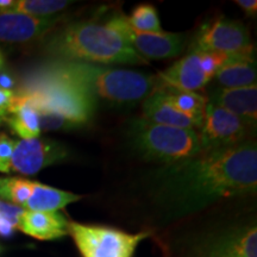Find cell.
<instances>
[{
	"instance_id": "obj_1",
	"label": "cell",
	"mask_w": 257,
	"mask_h": 257,
	"mask_svg": "<svg viewBox=\"0 0 257 257\" xmlns=\"http://www.w3.org/2000/svg\"><path fill=\"white\" fill-rule=\"evenodd\" d=\"M155 197L174 214H187L220 199L252 194L257 188V148L252 140L200 152L155 175Z\"/></svg>"
},
{
	"instance_id": "obj_2",
	"label": "cell",
	"mask_w": 257,
	"mask_h": 257,
	"mask_svg": "<svg viewBox=\"0 0 257 257\" xmlns=\"http://www.w3.org/2000/svg\"><path fill=\"white\" fill-rule=\"evenodd\" d=\"M47 51L57 60L104 64H148L123 36L107 23L89 19L60 28L47 42Z\"/></svg>"
},
{
	"instance_id": "obj_3",
	"label": "cell",
	"mask_w": 257,
	"mask_h": 257,
	"mask_svg": "<svg viewBox=\"0 0 257 257\" xmlns=\"http://www.w3.org/2000/svg\"><path fill=\"white\" fill-rule=\"evenodd\" d=\"M42 73L68 81L93 98L111 104H137L152 94L157 86L156 76L126 69H113L78 61L56 60Z\"/></svg>"
},
{
	"instance_id": "obj_4",
	"label": "cell",
	"mask_w": 257,
	"mask_h": 257,
	"mask_svg": "<svg viewBox=\"0 0 257 257\" xmlns=\"http://www.w3.org/2000/svg\"><path fill=\"white\" fill-rule=\"evenodd\" d=\"M36 108L41 131L73 130L91 121L96 100L68 81L40 72L18 93Z\"/></svg>"
},
{
	"instance_id": "obj_5",
	"label": "cell",
	"mask_w": 257,
	"mask_h": 257,
	"mask_svg": "<svg viewBox=\"0 0 257 257\" xmlns=\"http://www.w3.org/2000/svg\"><path fill=\"white\" fill-rule=\"evenodd\" d=\"M128 141L148 161L170 166L201 152L197 130L166 126L138 118L128 128Z\"/></svg>"
},
{
	"instance_id": "obj_6",
	"label": "cell",
	"mask_w": 257,
	"mask_h": 257,
	"mask_svg": "<svg viewBox=\"0 0 257 257\" xmlns=\"http://www.w3.org/2000/svg\"><path fill=\"white\" fill-rule=\"evenodd\" d=\"M68 233L82 257H133L138 244L150 236L149 232L127 233L113 227L76 221H69Z\"/></svg>"
},
{
	"instance_id": "obj_7",
	"label": "cell",
	"mask_w": 257,
	"mask_h": 257,
	"mask_svg": "<svg viewBox=\"0 0 257 257\" xmlns=\"http://www.w3.org/2000/svg\"><path fill=\"white\" fill-rule=\"evenodd\" d=\"M75 193L16 176H0V200L14 204L27 211L54 212L79 201Z\"/></svg>"
},
{
	"instance_id": "obj_8",
	"label": "cell",
	"mask_w": 257,
	"mask_h": 257,
	"mask_svg": "<svg viewBox=\"0 0 257 257\" xmlns=\"http://www.w3.org/2000/svg\"><path fill=\"white\" fill-rule=\"evenodd\" d=\"M106 23L119 32L128 46L146 60L176 57L185 49L184 34L137 31L128 25L127 17L121 12L111 14Z\"/></svg>"
},
{
	"instance_id": "obj_9",
	"label": "cell",
	"mask_w": 257,
	"mask_h": 257,
	"mask_svg": "<svg viewBox=\"0 0 257 257\" xmlns=\"http://www.w3.org/2000/svg\"><path fill=\"white\" fill-rule=\"evenodd\" d=\"M250 48L252 44L248 28L242 22L225 17L202 25L192 43V50L226 55L242 53Z\"/></svg>"
},
{
	"instance_id": "obj_10",
	"label": "cell",
	"mask_w": 257,
	"mask_h": 257,
	"mask_svg": "<svg viewBox=\"0 0 257 257\" xmlns=\"http://www.w3.org/2000/svg\"><path fill=\"white\" fill-rule=\"evenodd\" d=\"M251 128L225 108L207 102L198 130L201 152L237 146L248 141Z\"/></svg>"
},
{
	"instance_id": "obj_11",
	"label": "cell",
	"mask_w": 257,
	"mask_h": 257,
	"mask_svg": "<svg viewBox=\"0 0 257 257\" xmlns=\"http://www.w3.org/2000/svg\"><path fill=\"white\" fill-rule=\"evenodd\" d=\"M69 156L64 144L50 138H31L16 141L10 173L35 175L42 169L62 162Z\"/></svg>"
},
{
	"instance_id": "obj_12",
	"label": "cell",
	"mask_w": 257,
	"mask_h": 257,
	"mask_svg": "<svg viewBox=\"0 0 257 257\" xmlns=\"http://www.w3.org/2000/svg\"><path fill=\"white\" fill-rule=\"evenodd\" d=\"M156 87L198 92L212 80L204 63V53L192 50L188 55L156 76Z\"/></svg>"
},
{
	"instance_id": "obj_13",
	"label": "cell",
	"mask_w": 257,
	"mask_h": 257,
	"mask_svg": "<svg viewBox=\"0 0 257 257\" xmlns=\"http://www.w3.org/2000/svg\"><path fill=\"white\" fill-rule=\"evenodd\" d=\"M63 17H32L11 11H0V42L27 43L37 40L56 27Z\"/></svg>"
},
{
	"instance_id": "obj_14",
	"label": "cell",
	"mask_w": 257,
	"mask_h": 257,
	"mask_svg": "<svg viewBox=\"0 0 257 257\" xmlns=\"http://www.w3.org/2000/svg\"><path fill=\"white\" fill-rule=\"evenodd\" d=\"M207 102L225 108L238 117L244 124L251 128L257 123V86H246L238 88L217 87L208 94Z\"/></svg>"
},
{
	"instance_id": "obj_15",
	"label": "cell",
	"mask_w": 257,
	"mask_h": 257,
	"mask_svg": "<svg viewBox=\"0 0 257 257\" xmlns=\"http://www.w3.org/2000/svg\"><path fill=\"white\" fill-rule=\"evenodd\" d=\"M201 257H257L256 226L240 227L212 239Z\"/></svg>"
},
{
	"instance_id": "obj_16",
	"label": "cell",
	"mask_w": 257,
	"mask_h": 257,
	"mask_svg": "<svg viewBox=\"0 0 257 257\" xmlns=\"http://www.w3.org/2000/svg\"><path fill=\"white\" fill-rule=\"evenodd\" d=\"M143 119L166 126L199 130L201 123L180 112L166 98L162 89L155 88L143 102Z\"/></svg>"
},
{
	"instance_id": "obj_17",
	"label": "cell",
	"mask_w": 257,
	"mask_h": 257,
	"mask_svg": "<svg viewBox=\"0 0 257 257\" xmlns=\"http://www.w3.org/2000/svg\"><path fill=\"white\" fill-rule=\"evenodd\" d=\"M68 223L60 212L24 211L19 217L17 229L41 240L57 239L68 234Z\"/></svg>"
},
{
	"instance_id": "obj_18",
	"label": "cell",
	"mask_w": 257,
	"mask_h": 257,
	"mask_svg": "<svg viewBox=\"0 0 257 257\" xmlns=\"http://www.w3.org/2000/svg\"><path fill=\"white\" fill-rule=\"evenodd\" d=\"M216 81L219 87L238 88L256 83V61L253 47L242 53L230 55L226 62L217 70Z\"/></svg>"
},
{
	"instance_id": "obj_19",
	"label": "cell",
	"mask_w": 257,
	"mask_h": 257,
	"mask_svg": "<svg viewBox=\"0 0 257 257\" xmlns=\"http://www.w3.org/2000/svg\"><path fill=\"white\" fill-rule=\"evenodd\" d=\"M4 121L22 140H31L40 137L41 135L40 115L37 110L18 93H16L14 102Z\"/></svg>"
},
{
	"instance_id": "obj_20",
	"label": "cell",
	"mask_w": 257,
	"mask_h": 257,
	"mask_svg": "<svg viewBox=\"0 0 257 257\" xmlns=\"http://www.w3.org/2000/svg\"><path fill=\"white\" fill-rule=\"evenodd\" d=\"M162 89L166 98L174 107L178 108L180 112L202 123L205 114V108L207 105V99L204 95L199 94L198 92H185L178 91V89L167 88V87H156Z\"/></svg>"
},
{
	"instance_id": "obj_21",
	"label": "cell",
	"mask_w": 257,
	"mask_h": 257,
	"mask_svg": "<svg viewBox=\"0 0 257 257\" xmlns=\"http://www.w3.org/2000/svg\"><path fill=\"white\" fill-rule=\"evenodd\" d=\"M72 4L66 0H18L8 11L18 12L32 17H55L56 14L63 11Z\"/></svg>"
},
{
	"instance_id": "obj_22",
	"label": "cell",
	"mask_w": 257,
	"mask_h": 257,
	"mask_svg": "<svg viewBox=\"0 0 257 257\" xmlns=\"http://www.w3.org/2000/svg\"><path fill=\"white\" fill-rule=\"evenodd\" d=\"M128 25L141 32H162L155 6L141 4L136 6L127 17Z\"/></svg>"
},
{
	"instance_id": "obj_23",
	"label": "cell",
	"mask_w": 257,
	"mask_h": 257,
	"mask_svg": "<svg viewBox=\"0 0 257 257\" xmlns=\"http://www.w3.org/2000/svg\"><path fill=\"white\" fill-rule=\"evenodd\" d=\"M16 141L6 134H0V173L9 174Z\"/></svg>"
},
{
	"instance_id": "obj_24",
	"label": "cell",
	"mask_w": 257,
	"mask_h": 257,
	"mask_svg": "<svg viewBox=\"0 0 257 257\" xmlns=\"http://www.w3.org/2000/svg\"><path fill=\"white\" fill-rule=\"evenodd\" d=\"M16 93L9 89L0 88V120L4 121L5 118L8 117L9 110L14 102Z\"/></svg>"
},
{
	"instance_id": "obj_25",
	"label": "cell",
	"mask_w": 257,
	"mask_h": 257,
	"mask_svg": "<svg viewBox=\"0 0 257 257\" xmlns=\"http://www.w3.org/2000/svg\"><path fill=\"white\" fill-rule=\"evenodd\" d=\"M237 5L250 17H255L257 14V2L256 0H236Z\"/></svg>"
},
{
	"instance_id": "obj_26",
	"label": "cell",
	"mask_w": 257,
	"mask_h": 257,
	"mask_svg": "<svg viewBox=\"0 0 257 257\" xmlns=\"http://www.w3.org/2000/svg\"><path fill=\"white\" fill-rule=\"evenodd\" d=\"M17 229L16 224L12 223L11 220L0 216V236L10 237L15 233V230Z\"/></svg>"
},
{
	"instance_id": "obj_27",
	"label": "cell",
	"mask_w": 257,
	"mask_h": 257,
	"mask_svg": "<svg viewBox=\"0 0 257 257\" xmlns=\"http://www.w3.org/2000/svg\"><path fill=\"white\" fill-rule=\"evenodd\" d=\"M14 85H15V81L12 80V78H10L9 75H6V74H2V75H0V88L12 91Z\"/></svg>"
},
{
	"instance_id": "obj_28",
	"label": "cell",
	"mask_w": 257,
	"mask_h": 257,
	"mask_svg": "<svg viewBox=\"0 0 257 257\" xmlns=\"http://www.w3.org/2000/svg\"><path fill=\"white\" fill-rule=\"evenodd\" d=\"M3 66H4V56H3L2 51H0V68H2Z\"/></svg>"
},
{
	"instance_id": "obj_29",
	"label": "cell",
	"mask_w": 257,
	"mask_h": 257,
	"mask_svg": "<svg viewBox=\"0 0 257 257\" xmlns=\"http://www.w3.org/2000/svg\"><path fill=\"white\" fill-rule=\"evenodd\" d=\"M0 123H2V120H0Z\"/></svg>"
},
{
	"instance_id": "obj_30",
	"label": "cell",
	"mask_w": 257,
	"mask_h": 257,
	"mask_svg": "<svg viewBox=\"0 0 257 257\" xmlns=\"http://www.w3.org/2000/svg\"><path fill=\"white\" fill-rule=\"evenodd\" d=\"M0 250H2V249H0Z\"/></svg>"
}]
</instances>
